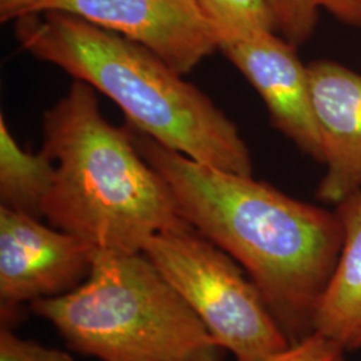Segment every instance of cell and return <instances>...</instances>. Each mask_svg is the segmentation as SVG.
Listing matches in <instances>:
<instances>
[{
  "label": "cell",
  "instance_id": "obj_10",
  "mask_svg": "<svg viewBox=\"0 0 361 361\" xmlns=\"http://www.w3.org/2000/svg\"><path fill=\"white\" fill-rule=\"evenodd\" d=\"M336 213L344 240L335 271L316 312L314 331L341 348H361V192L340 202Z\"/></svg>",
  "mask_w": 361,
  "mask_h": 361
},
{
  "label": "cell",
  "instance_id": "obj_9",
  "mask_svg": "<svg viewBox=\"0 0 361 361\" xmlns=\"http://www.w3.org/2000/svg\"><path fill=\"white\" fill-rule=\"evenodd\" d=\"M326 173L317 198L338 205L361 192V75L332 61L308 65Z\"/></svg>",
  "mask_w": 361,
  "mask_h": 361
},
{
  "label": "cell",
  "instance_id": "obj_13",
  "mask_svg": "<svg viewBox=\"0 0 361 361\" xmlns=\"http://www.w3.org/2000/svg\"><path fill=\"white\" fill-rule=\"evenodd\" d=\"M222 43L274 31L268 0H197Z\"/></svg>",
  "mask_w": 361,
  "mask_h": 361
},
{
  "label": "cell",
  "instance_id": "obj_7",
  "mask_svg": "<svg viewBox=\"0 0 361 361\" xmlns=\"http://www.w3.org/2000/svg\"><path fill=\"white\" fill-rule=\"evenodd\" d=\"M38 13H70L114 31L182 75L219 50L217 32L197 0H35L23 15Z\"/></svg>",
  "mask_w": 361,
  "mask_h": 361
},
{
  "label": "cell",
  "instance_id": "obj_2",
  "mask_svg": "<svg viewBox=\"0 0 361 361\" xmlns=\"http://www.w3.org/2000/svg\"><path fill=\"white\" fill-rule=\"evenodd\" d=\"M13 22L25 51L104 94L155 142L213 168L253 176L237 126L142 44L70 13H27Z\"/></svg>",
  "mask_w": 361,
  "mask_h": 361
},
{
  "label": "cell",
  "instance_id": "obj_1",
  "mask_svg": "<svg viewBox=\"0 0 361 361\" xmlns=\"http://www.w3.org/2000/svg\"><path fill=\"white\" fill-rule=\"evenodd\" d=\"M128 129L166 180L182 217L245 269L289 343L312 334L343 247L337 213L252 176L197 162L131 125Z\"/></svg>",
  "mask_w": 361,
  "mask_h": 361
},
{
  "label": "cell",
  "instance_id": "obj_14",
  "mask_svg": "<svg viewBox=\"0 0 361 361\" xmlns=\"http://www.w3.org/2000/svg\"><path fill=\"white\" fill-rule=\"evenodd\" d=\"M344 352L331 337L313 331L300 341L258 361H345Z\"/></svg>",
  "mask_w": 361,
  "mask_h": 361
},
{
  "label": "cell",
  "instance_id": "obj_5",
  "mask_svg": "<svg viewBox=\"0 0 361 361\" xmlns=\"http://www.w3.org/2000/svg\"><path fill=\"white\" fill-rule=\"evenodd\" d=\"M143 253L235 360H261L290 345L245 269L193 226L157 234Z\"/></svg>",
  "mask_w": 361,
  "mask_h": 361
},
{
  "label": "cell",
  "instance_id": "obj_12",
  "mask_svg": "<svg viewBox=\"0 0 361 361\" xmlns=\"http://www.w3.org/2000/svg\"><path fill=\"white\" fill-rule=\"evenodd\" d=\"M276 32L293 46L313 35L320 13L332 15L347 26L361 28V0H268Z\"/></svg>",
  "mask_w": 361,
  "mask_h": 361
},
{
  "label": "cell",
  "instance_id": "obj_16",
  "mask_svg": "<svg viewBox=\"0 0 361 361\" xmlns=\"http://www.w3.org/2000/svg\"><path fill=\"white\" fill-rule=\"evenodd\" d=\"M35 0H0L1 22L15 20L22 16Z\"/></svg>",
  "mask_w": 361,
  "mask_h": 361
},
{
  "label": "cell",
  "instance_id": "obj_3",
  "mask_svg": "<svg viewBox=\"0 0 361 361\" xmlns=\"http://www.w3.org/2000/svg\"><path fill=\"white\" fill-rule=\"evenodd\" d=\"M43 150L56 176L43 217L98 252L141 253L157 234L189 225L166 180L104 118L95 90L73 82L44 114Z\"/></svg>",
  "mask_w": 361,
  "mask_h": 361
},
{
  "label": "cell",
  "instance_id": "obj_11",
  "mask_svg": "<svg viewBox=\"0 0 361 361\" xmlns=\"http://www.w3.org/2000/svg\"><path fill=\"white\" fill-rule=\"evenodd\" d=\"M56 176L55 161L43 149L26 152L0 116V202L1 207L42 219Z\"/></svg>",
  "mask_w": 361,
  "mask_h": 361
},
{
  "label": "cell",
  "instance_id": "obj_4",
  "mask_svg": "<svg viewBox=\"0 0 361 361\" xmlns=\"http://www.w3.org/2000/svg\"><path fill=\"white\" fill-rule=\"evenodd\" d=\"M70 348L101 361H222L204 323L143 252H97L87 279L34 301Z\"/></svg>",
  "mask_w": 361,
  "mask_h": 361
},
{
  "label": "cell",
  "instance_id": "obj_15",
  "mask_svg": "<svg viewBox=\"0 0 361 361\" xmlns=\"http://www.w3.org/2000/svg\"><path fill=\"white\" fill-rule=\"evenodd\" d=\"M0 361H74L61 349L50 348L37 341L15 335L8 326L0 331Z\"/></svg>",
  "mask_w": 361,
  "mask_h": 361
},
{
  "label": "cell",
  "instance_id": "obj_6",
  "mask_svg": "<svg viewBox=\"0 0 361 361\" xmlns=\"http://www.w3.org/2000/svg\"><path fill=\"white\" fill-rule=\"evenodd\" d=\"M97 252L38 217L0 207L1 319L10 320L25 302L75 289L87 279Z\"/></svg>",
  "mask_w": 361,
  "mask_h": 361
},
{
  "label": "cell",
  "instance_id": "obj_8",
  "mask_svg": "<svg viewBox=\"0 0 361 361\" xmlns=\"http://www.w3.org/2000/svg\"><path fill=\"white\" fill-rule=\"evenodd\" d=\"M219 50L256 89L274 128L305 154L324 164L308 66L300 61L296 46L274 31H267L222 43Z\"/></svg>",
  "mask_w": 361,
  "mask_h": 361
}]
</instances>
